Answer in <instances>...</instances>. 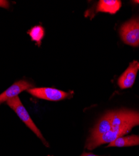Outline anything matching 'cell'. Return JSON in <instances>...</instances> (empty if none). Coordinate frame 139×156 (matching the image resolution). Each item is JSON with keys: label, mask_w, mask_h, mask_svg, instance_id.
Listing matches in <instances>:
<instances>
[{"label": "cell", "mask_w": 139, "mask_h": 156, "mask_svg": "<svg viewBox=\"0 0 139 156\" xmlns=\"http://www.w3.org/2000/svg\"><path fill=\"white\" fill-rule=\"evenodd\" d=\"M139 125L138 122H132L126 124L117 129H111L109 131L95 139L87 140L86 148L92 150L105 143H110L125 134L128 133L135 126Z\"/></svg>", "instance_id": "obj_1"}, {"label": "cell", "mask_w": 139, "mask_h": 156, "mask_svg": "<svg viewBox=\"0 0 139 156\" xmlns=\"http://www.w3.org/2000/svg\"><path fill=\"white\" fill-rule=\"evenodd\" d=\"M6 102L7 105L16 112L20 119L26 124V126L30 129L31 130V131L37 136L38 137L40 138L42 140V142L45 145L48 146V144H47L46 140L43 137V135L42 134L40 130L38 129L36 126L33 122L28 111L23 105V104L21 103L18 96L9 99L8 101H6Z\"/></svg>", "instance_id": "obj_2"}, {"label": "cell", "mask_w": 139, "mask_h": 156, "mask_svg": "<svg viewBox=\"0 0 139 156\" xmlns=\"http://www.w3.org/2000/svg\"><path fill=\"white\" fill-rule=\"evenodd\" d=\"M120 34L122 41L134 47L139 46V18H133L124 23L120 28Z\"/></svg>", "instance_id": "obj_3"}, {"label": "cell", "mask_w": 139, "mask_h": 156, "mask_svg": "<svg viewBox=\"0 0 139 156\" xmlns=\"http://www.w3.org/2000/svg\"><path fill=\"white\" fill-rule=\"evenodd\" d=\"M35 98L52 101H58L72 97V93L51 87H32L27 90Z\"/></svg>", "instance_id": "obj_4"}, {"label": "cell", "mask_w": 139, "mask_h": 156, "mask_svg": "<svg viewBox=\"0 0 139 156\" xmlns=\"http://www.w3.org/2000/svg\"><path fill=\"white\" fill-rule=\"evenodd\" d=\"M139 70V62L134 61L130 63L128 68L120 76L118 84L121 89L130 88L134 84L136 76Z\"/></svg>", "instance_id": "obj_5"}, {"label": "cell", "mask_w": 139, "mask_h": 156, "mask_svg": "<svg viewBox=\"0 0 139 156\" xmlns=\"http://www.w3.org/2000/svg\"><path fill=\"white\" fill-rule=\"evenodd\" d=\"M32 87H33V84L28 81L24 80L17 81L0 94V103L6 102L9 99L17 97L23 90Z\"/></svg>", "instance_id": "obj_6"}, {"label": "cell", "mask_w": 139, "mask_h": 156, "mask_svg": "<svg viewBox=\"0 0 139 156\" xmlns=\"http://www.w3.org/2000/svg\"><path fill=\"white\" fill-rule=\"evenodd\" d=\"M112 115L113 112H110L107 113L103 118H101L99 122L91 131L90 136L87 140L95 139L107 133L109 130H110Z\"/></svg>", "instance_id": "obj_7"}, {"label": "cell", "mask_w": 139, "mask_h": 156, "mask_svg": "<svg viewBox=\"0 0 139 156\" xmlns=\"http://www.w3.org/2000/svg\"><path fill=\"white\" fill-rule=\"evenodd\" d=\"M120 6L121 2L118 0H101L98 4L97 11L115 14L120 9Z\"/></svg>", "instance_id": "obj_8"}, {"label": "cell", "mask_w": 139, "mask_h": 156, "mask_svg": "<svg viewBox=\"0 0 139 156\" xmlns=\"http://www.w3.org/2000/svg\"><path fill=\"white\" fill-rule=\"evenodd\" d=\"M139 145V136L119 137L110 142L108 147H127Z\"/></svg>", "instance_id": "obj_9"}, {"label": "cell", "mask_w": 139, "mask_h": 156, "mask_svg": "<svg viewBox=\"0 0 139 156\" xmlns=\"http://www.w3.org/2000/svg\"><path fill=\"white\" fill-rule=\"evenodd\" d=\"M28 34L31 37V40L36 42L40 46L45 36V30L41 26H35L28 31Z\"/></svg>", "instance_id": "obj_10"}, {"label": "cell", "mask_w": 139, "mask_h": 156, "mask_svg": "<svg viewBox=\"0 0 139 156\" xmlns=\"http://www.w3.org/2000/svg\"><path fill=\"white\" fill-rule=\"evenodd\" d=\"M9 2L6 0H0V8L8 9L9 8Z\"/></svg>", "instance_id": "obj_11"}, {"label": "cell", "mask_w": 139, "mask_h": 156, "mask_svg": "<svg viewBox=\"0 0 139 156\" xmlns=\"http://www.w3.org/2000/svg\"><path fill=\"white\" fill-rule=\"evenodd\" d=\"M81 156H98V155H94V154H91V153H84Z\"/></svg>", "instance_id": "obj_12"}, {"label": "cell", "mask_w": 139, "mask_h": 156, "mask_svg": "<svg viewBox=\"0 0 139 156\" xmlns=\"http://www.w3.org/2000/svg\"><path fill=\"white\" fill-rule=\"evenodd\" d=\"M135 3H138V4H139V0H138V1H135Z\"/></svg>", "instance_id": "obj_13"}, {"label": "cell", "mask_w": 139, "mask_h": 156, "mask_svg": "<svg viewBox=\"0 0 139 156\" xmlns=\"http://www.w3.org/2000/svg\"><path fill=\"white\" fill-rule=\"evenodd\" d=\"M48 156H50V155H48Z\"/></svg>", "instance_id": "obj_14"}]
</instances>
